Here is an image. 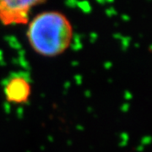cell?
<instances>
[{
    "label": "cell",
    "mask_w": 152,
    "mask_h": 152,
    "mask_svg": "<svg viewBox=\"0 0 152 152\" xmlns=\"http://www.w3.org/2000/svg\"><path fill=\"white\" fill-rule=\"evenodd\" d=\"M28 43L44 58H56L64 53L72 43L74 29L65 15L58 11H44L29 20Z\"/></svg>",
    "instance_id": "obj_1"
},
{
    "label": "cell",
    "mask_w": 152,
    "mask_h": 152,
    "mask_svg": "<svg viewBox=\"0 0 152 152\" xmlns=\"http://www.w3.org/2000/svg\"><path fill=\"white\" fill-rule=\"evenodd\" d=\"M31 83L22 75H13L7 80L4 86L6 101L16 105L26 103L31 96Z\"/></svg>",
    "instance_id": "obj_3"
},
{
    "label": "cell",
    "mask_w": 152,
    "mask_h": 152,
    "mask_svg": "<svg viewBox=\"0 0 152 152\" xmlns=\"http://www.w3.org/2000/svg\"><path fill=\"white\" fill-rule=\"evenodd\" d=\"M44 0H0V22L4 26L25 25L30 13Z\"/></svg>",
    "instance_id": "obj_2"
}]
</instances>
